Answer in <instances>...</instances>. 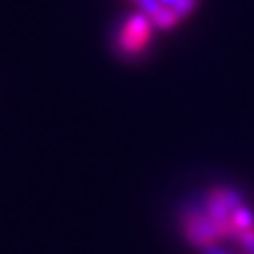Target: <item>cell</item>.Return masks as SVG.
<instances>
[{
    "label": "cell",
    "mask_w": 254,
    "mask_h": 254,
    "mask_svg": "<svg viewBox=\"0 0 254 254\" xmlns=\"http://www.w3.org/2000/svg\"><path fill=\"white\" fill-rule=\"evenodd\" d=\"M147 40H149V25L143 17H134L125 25L119 44L123 47V51L137 53L147 44Z\"/></svg>",
    "instance_id": "1"
}]
</instances>
